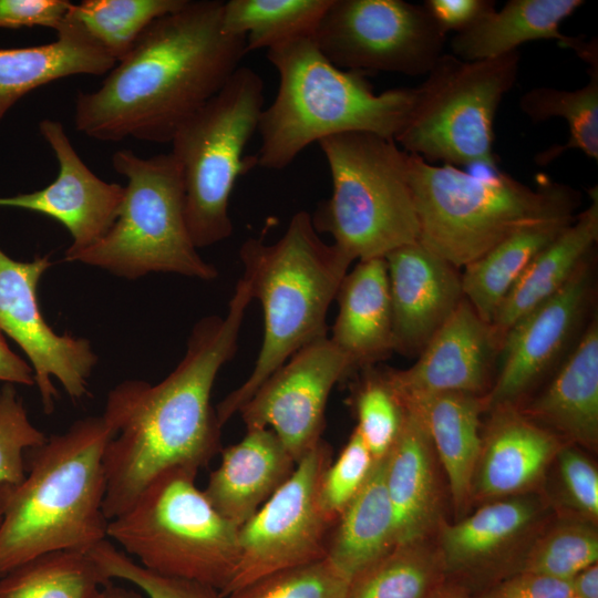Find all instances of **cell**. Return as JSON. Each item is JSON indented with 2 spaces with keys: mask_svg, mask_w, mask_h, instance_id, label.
I'll return each instance as SVG.
<instances>
[{
  "mask_svg": "<svg viewBox=\"0 0 598 598\" xmlns=\"http://www.w3.org/2000/svg\"><path fill=\"white\" fill-rule=\"evenodd\" d=\"M252 300L249 281L238 280L224 317L206 316L194 327L184 358L161 382L125 380L106 399L103 420L112 437L103 454L109 520L123 514L161 473L195 472L220 451V424L212 390L237 350Z\"/></svg>",
  "mask_w": 598,
  "mask_h": 598,
  "instance_id": "1",
  "label": "cell"
},
{
  "mask_svg": "<svg viewBox=\"0 0 598 598\" xmlns=\"http://www.w3.org/2000/svg\"><path fill=\"white\" fill-rule=\"evenodd\" d=\"M223 4L187 0L152 22L99 89L76 94L75 130L102 142L171 143L247 53L245 37L221 31Z\"/></svg>",
  "mask_w": 598,
  "mask_h": 598,
  "instance_id": "2",
  "label": "cell"
},
{
  "mask_svg": "<svg viewBox=\"0 0 598 598\" xmlns=\"http://www.w3.org/2000/svg\"><path fill=\"white\" fill-rule=\"evenodd\" d=\"M111 437L102 415L89 416L27 451L24 478L0 484V576L38 556L89 551L107 539L103 454Z\"/></svg>",
  "mask_w": 598,
  "mask_h": 598,
  "instance_id": "3",
  "label": "cell"
},
{
  "mask_svg": "<svg viewBox=\"0 0 598 598\" xmlns=\"http://www.w3.org/2000/svg\"><path fill=\"white\" fill-rule=\"evenodd\" d=\"M267 58L279 84L259 120L260 167L283 169L312 143L343 133L394 140L409 117L414 89L375 93L364 74L332 64L313 37L272 47Z\"/></svg>",
  "mask_w": 598,
  "mask_h": 598,
  "instance_id": "4",
  "label": "cell"
},
{
  "mask_svg": "<svg viewBox=\"0 0 598 598\" xmlns=\"http://www.w3.org/2000/svg\"><path fill=\"white\" fill-rule=\"evenodd\" d=\"M244 277L264 313V338L247 380L217 405L223 426L292 354L327 337V313L352 259L326 244L311 215L296 213L275 243L249 238L240 247Z\"/></svg>",
  "mask_w": 598,
  "mask_h": 598,
  "instance_id": "5",
  "label": "cell"
},
{
  "mask_svg": "<svg viewBox=\"0 0 598 598\" xmlns=\"http://www.w3.org/2000/svg\"><path fill=\"white\" fill-rule=\"evenodd\" d=\"M419 241L456 268L478 259L522 228L575 217L580 194L539 176L536 188L506 173L477 177L408 154Z\"/></svg>",
  "mask_w": 598,
  "mask_h": 598,
  "instance_id": "6",
  "label": "cell"
},
{
  "mask_svg": "<svg viewBox=\"0 0 598 598\" xmlns=\"http://www.w3.org/2000/svg\"><path fill=\"white\" fill-rule=\"evenodd\" d=\"M332 192L312 218L318 233L353 261L385 258L419 240L420 224L408 179V153L394 140L363 132L321 140Z\"/></svg>",
  "mask_w": 598,
  "mask_h": 598,
  "instance_id": "7",
  "label": "cell"
},
{
  "mask_svg": "<svg viewBox=\"0 0 598 598\" xmlns=\"http://www.w3.org/2000/svg\"><path fill=\"white\" fill-rule=\"evenodd\" d=\"M196 475L184 467L164 471L109 522L106 533L144 568L220 594L237 567L239 528L214 508L196 486Z\"/></svg>",
  "mask_w": 598,
  "mask_h": 598,
  "instance_id": "8",
  "label": "cell"
},
{
  "mask_svg": "<svg viewBox=\"0 0 598 598\" xmlns=\"http://www.w3.org/2000/svg\"><path fill=\"white\" fill-rule=\"evenodd\" d=\"M112 165L126 178L117 217L100 240L70 262L126 279L151 272L215 279L217 269L199 256L187 228L183 176L174 155L144 158L120 150L113 154Z\"/></svg>",
  "mask_w": 598,
  "mask_h": 598,
  "instance_id": "9",
  "label": "cell"
},
{
  "mask_svg": "<svg viewBox=\"0 0 598 598\" xmlns=\"http://www.w3.org/2000/svg\"><path fill=\"white\" fill-rule=\"evenodd\" d=\"M265 84L239 66L224 87L187 118L171 143L185 190L186 224L196 248L220 243L233 233L229 199L241 174L256 166L244 151L264 110Z\"/></svg>",
  "mask_w": 598,
  "mask_h": 598,
  "instance_id": "10",
  "label": "cell"
},
{
  "mask_svg": "<svg viewBox=\"0 0 598 598\" xmlns=\"http://www.w3.org/2000/svg\"><path fill=\"white\" fill-rule=\"evenodd\" d=\"M518 63V51L480 61L444 53L414 89L412 109L395 143L427 163L497 171L493 124L514 86Z\"/></svg>",
  "mask_w": 598,
  "mask_h": 598,
  "instance_id": "11",
  "label": "cell"
},
{
  "mask_svg": "<svg viewBox=\"0 0 598 598\" xmlns=\"http://www.w3.org/2000/svg\"><path fill=\"white\" fill-rule=\"evenodd\" d=\"M322 54L359 73L426 75L444 54L446 33L424 4L403 0H331L315 32Z\"/></svg>",
  "mask_w": 598,
  "mask_h": 598,
  "instance_id": "12",
  "label": "cell"
},
{
  "mask_svg": "<svg viewBox=\"0 0 598 598\" xmlns=\"http://www.w3.org/2000/svg\"><path fill=\"white\" fill-rule=\"evenodd\" d=\"M331 456V447L321 440L239 527L238 563L221 598L267 575L326 558L336 523L323 511L319 489Z\"/></svg>",
  "mask_w": 598,
  "mask_h": 598,
  "instance_id": "13",
  "label": "cell"
},
{
  "mask_svg": "<svg viewBox=\"0 0 598 598\" xmlns=\"http://www.w3.org/2000/svg\"><path fill=\"white\" fill-rule=\"evenodd\" d=\"M50 266V255L18 261L0 249V330L28 357L47 414L58 396L52 378L73 401L81 400L97 362L89 340L59 334L43 318L37 288Z\"/></svg>",
  "mask_w": 598,
  "mask_h": 598,
  "instance_id": "14",
  "label": "cell"
},
{
  "mask_svg": "<svg viewBox=\"0 0 598 598\" xmlns=\"http://www.w3.org/2000/svg\"><path fill=\"white\" fill-rule=\"evenodd\" d=\"M350 359L323 337L292 354L240 409L247 430L270 429L296 463L322 439L333 386L353 371Z\"/></svg>",
  "mask_w": 598,
  "mask_h": 598,
  "instance_id": "15",
  "label": "cell"
},
{
  "mask_svg": "<svg viewBox=\"0 0 598 598\" xmlns=\"http://www.w3.org/2000/svg\"><path fill=\"white\" fill-rule=\"evenodd\" d=\"M592 256L554 296L520 318L498 349L499 371L486 400L492 408L515 405L573 349L592 316Z\"/></svg>",
  "mask_w": 598,
  "mask_h": 598,
  "instance_id": "16",
  "label": "cell"
},
{
  "mask_svg": "<svg viewBox=\"0 0 598 598\" xmlns=\"http://www.w3.org/2000/svg\"><path fill=\"white\" fill-rule=\"evenodd\" d=\"M39 132L53 151L59 171L42 189L0 197V207L40 213L62 224L72 237L69 261L100 240L114 224L124 198V186L95 175L81 159L60 121L44 118Z\"/></svg>",
  "mask_w": 598,
  "mask_h": 598,
  "instance_id": "17",
  "label": "cell"
},
{
  "mask_svg": "<svg viewBox=\"0 0 598 598\" xmlns=\"http://www.w3.org/2000/svg\"><path fill=\"white\" fill-rule=\"evenodd\" d=\"M497 354L491 324L464 298L413 365L383 372L403 409H415L441 394L478 395Z\"/></svg>",
  "mask_w": 598,
  "mask_h": 598,
  "instance_id": "18",
  "label": "cell"
},
{
  "mask_svg": "<svg viewBox=\"0 0 598 598\" xmlns=\"http://www.w3.org/2000/svg\"><path fill=\"white\" fill-rule=\"evenodd\" d=\"M384 259L394 351L419 354L464 299L460 269L419 240Z\"/></svg>",
  "mask_w": 598,
  "mask_h": 598,
  "instance_id": "19",
  "label": "cell"
},
{
  "mask_svg": "<svg viewBox=\"0 0 598 598\" xmlns=\"http://www.w3.org/2000/svg\"><path fill=\"white\" fill-rule=\"evenodd\" d=\"M296 464L270 429L247 430L238 443L221 450L220 464L203 492L239 528L290 477Z\"/></svg>",
  "mask_w": 598,
  "mask_h": 598,
  "instance_id": "20",
  "label": "cell"
},
{
  "mask_svg": "<svg viewBox=\"0 0 598 598\" xmlns=\"http://www.w3.org/2000/svg\"><path fill=\"white\" fill-rule=\"evenodd\" d=\"M339 312L329 339L353 369L372 367L394 351L392 309L384 258L359 260L342 279Z\"/></svg>",
  "mask_w": 598,
  "mask_h": 598,
  "instance_id": "21",
  "label": "cell"
},
{
  "mask_svg": "<svg viewBox=\"0 0 598 598\" xmlns=\"http://www.w3.org/2000/svg\"><path fill=\"white\" fill-rule=\"evenodd\" d=\"M115 64L69 12L53 42L0 49V123L31 91L68 76L104 75Z\"/></svg>",
  "mask_w": 598,
  "mask_h": 598,
  "instance_id": "22",
  "label": "cell"
},
{
  "mask_svg": "<svg viewBox=\"0 0 598 598\" xmlns=\"http://www.w3.org/2000/svg\"><path fill=\"white\" fill-rule=\"evenodd\" d=\"M590 204L545 247L498 307L491 324L497 348L506 332L526 313L558 292L594 254L598 240V190Z\"/></svg>",
  "mask_w": 598,
  "mask_h": 598,
  "instance_id": "23",
  "label": "cell"
},
{
  "mask_svg": "<svg viewBox=\"0 0 598 598\" xmlns=\"http://www.w3.org/2000/svg\"><path fill=\"white\" fill-rule=\"evenodd\" d=\"M493 409L477 477V488L487 497L517 493L530 486L560 450L554 433L513 405Z\"/></svg>",
  "mask_w": 598,
  "mask_h": 598,
  "instance_id": "24",
  "label": "cell"
},
{
  "mask_svg": "<svg viewBox=\"0 0 598 598\" xmlns=\"http://www.w3.org/2000/svg\"><path fill=\"white\" fill-rule=\"evenodd\" d=\"M527 413L588 447L598 441V317L579 339Z\"/></svg>",
  "mask_w": 598,
  "mask_h": 598,
  "instance_id": "25",
  "label": "cell"
},
{
  "mask_svg": "<svg viewBox=\"0 0 598 598\" xmlns=\"http://www.w3.org/2000/svg\"><path fill=\"white\" fill-rule=\"evenodd\" d=\"M432 441L423 414L404 409L401 431L386 455L385 483L395 520V545L419 544L436 513Z\"/></svg>",
  "mask_w": 598,
  "mask_h": 598,
  "instance_id": "26",
  "label": "cell"
},
{
  "mask_svg": "<svg viewBox=\"0 0 598 598\" xmlns=\"http://www.w3.org/2000/svg\"><path fill=\"white\" fill-rule=\"evenodd\" d=\"M386 456L333 525L326 558L349 580L395 546V520L385 483Z\"/></svg>",
  "mask_w": 598,
  "mask_h": 598,
  "instance_id": "27",
  "label": "cell"
},
{
  "mask_svg": "<svg viewBox=\"0 0 598 598\" xmlns=\"http://www.w3.org/2000/svg\"><path fill=\"white\" fill-rule=\"evenodd\" d=\"M582 4V0H509L501 10L488 11L455 33L452 54L480 61L517 51L529 41L556 40L564 47L571 37L560 32L561 22Z\"/></svg>",
  "mask_w": 598,
  "mask_h": 598,
  "instance_id": "28",
  "label": "cell"
},
{
  "mask_svg": "<svg viewBox=\"0 0 598 598\" xmlns=\"http://www.w3.org/2000/svg\"><path fill=\"white\" fill-rule=\"evenodd\" d=\"M575 217L522 228L464 267L461 274L464 298L484 321L492 322L498 307L532 260Z\"/></svg>",
  "mask_w": 598,
  "mask_h": 598,
  "instance_id": "29",
  "label": "cell"
},
{
  "mask_svg": "<svg viewBox=\"0 0 598 598\" xmlns=\"http://www.w3.org/2000/svg\"><path fill=\"white\" fill-rule=\"evenodd\" d=\"M486 401L476 394H441L421 408L432 445L446 472L455 505L461 507L470 494L483 441L480 415Z\"/></svg>",
  "mask_w": 598,
  "mask_h": 598,
  "instance_id": "30",
  "label": "cell"
},
{
  "mask_svg": "<svg viewBox=\"0 0 598 598\" xmlns=\"http://www.w3.org/2000/svg\"><path fill=\"white\" fill-rule=\"evenodd\" d=\"M534 515L535 509L529 502L502 501L444 527L439 556L444 574L478 571L528 526Z\"/></svg>",
  "mask_w": 598,
  "mask_h": 598,
  "instance_id": "31",
  "label": "cell"
},
{
  "mask_svg": "<svg viewBox=\"0 0 598 598\" xmlns=\"http://www.w3.org/2000/svg\"><path fill=\"white\" fill-rule=\"evenodd\" d=\"M331 0L224 1L221 31L245 37L246 51L267 49L313 37Z\"/></svg>",
  "mask_w": 598,
  "mask_h": 598,
  "instance_id": "32",
  "label": "cell"
},
{
  "mask_svg": "<svg viewBox=\"0 0 598 598\" xmlns=\"http://www.w3.org/2000/svg\"><path fill=\"white\" fill-rule=\"evenodd\" d=\"M111 581L89 551L59 550L0 576V598H97Z\"/></svg>",
  "mask_w": 598,
  "mask_h": 598,
  "instance_id": "33",
  "label": "cell"
},
{
  "mask_svg": "<svg viewBox=\"0 0 598 598\" xmlns=\"http://www.w3.org/2000/svg\"><path fill=\"white\" fill-rule=\"evenodd\" d=\"M587 64L589 82L585 86L574 91L540 86L520 97V109L532 121L542 122L558 116L569 127L567 143L543 152L538 163H548L570 148L580 150L590 158L598 159V59Z\"/></svg>",
  "mask_w": 598,
  "mask_h": 598,
  "instance_id": "34",
  "label": "cell"
},
{
  "mask_svg": "<svg viewBox=\"0 0 598 598\" xmlns=\"http://www.w3.org/2000/svg\"><path fill=\"white\" fill-rule=\"evenodd\" d=\"M187 0H83L71 16L116 63L123 60L156 19L181 9Z\"/></svg>",
  "mask_w": 598,
  "mask_h": 598,
  "instance_id": "35",
  "label": "cell"
},
{
  "mask_svg": "<svg viewBox=\"0 0 598 598\" xmlns=\"http://www.w3.org/2000/svg\"><path fill=\"white\" fill-rule=\"evenodd\" d=\"M444 575L440 559L419 544L395 545L350 581L348 598H429Z\"/></svg>",
  "mask_w": 598,
  "mask_h": 598,
  "instance_id": "36",
  "label": "cell"
},
{
  "mask_svg": "<svg viewBox=\"0 0 598 598\" xmlns=\"http://www.w3.org/2000/svg\"><path fill=\"white\" fill-rule=\"evenodd\" d=\"M364 375L354 396L355 430L373 458L388 455L403 423L404 409L390 388L384 372L363 368Z\"/></svg>",
  "mask_w": 598,
  "mask_h": 598,
  "instance_id": "37",
  "label": "cell"
},
{
  "mask_svg": "<svg viewBox=\"0 0 598 598\" xmlns=\"http://www.w3.org/2000/svg\"><path fill=\"white\" fill-rule=\"evenodd\" d=\"M350 581L327 559L276 571L225 598H348Z\"/></svg>",
  "mask_w": 598,
  "mask_h": 598,
  "instance_id": "38",
  "label": "cell"
},
{
  "mask_svg": "<svg viewBox=\"0 0 598 598\" xmlns=\"http://www.w3.org/2000/svg\"><path fill=\"white\" fill-rule=\"evenodd\" d=\"M598 537L585 526L559 528L539 542L518 571H528L560 580H570L579 571L597 564Z\"/></svg>",
  "mask_w": 598,
  "mask_h": 598,
  "instance_id": "39",
  "label": "cell"
},
{
  "mask_svg": "<svg viewBox=\"0 0 598 598\" xmlns=\"http://www.w3.org/2000/svg\"><path fill=\"white\" fill-rule=\"evenodd\" d=\"M102 573L110 579H122L135 585L148 598H221L210 586L153 573L132 560L107 539L89 550Z\"/></svg>",
  "mask_w": 598,
  "mask_h": 598,
  "instance_id": "40",
  "label": "cell"
},
{
  "mask_svg": "<svg viewBox=\"0 0 598 598\" xmlns=\"http://www.w3.org/2000/svg\"><path fill=\"white\" fill-rule=\"evenodd\" d=\"M47 437L29 420L13 384L0 389V484L16 485L25 476V453Z\"/></svg>",
  "mask_w": 598,
  "mask_h": 598,
  "instance_id": "41",
  "label": "cell"
},
{
  "mask_svg": "<svg viewBox=\"0 0 598 598\" xmlns=\"http://www.w3.org/2000/svg\"><path fill=\"white\" fill-rule=\"evenodd\" d=\"M375 460L354 429L337 460L323 473L319 498L326 514L336 523L368 480Z\"/></svg>",
  "mask_w": 598,
  "mask_h": 598,
  "instance_id": "42",
  "label": "cell"
},
{
  "mask_svg": "<svg viewBox=\"0 0 598 598\" xmlns=\"http://www.w3.org/2000/svg\"><path fill=\"white\" fill-rule=\"evenodd\" d=\"M559 472L569 502L590 518L598 515V474L595 466L574 448H560Z\"/></svg>",
  "mask_w": 598,
  "mask_h": 598,
  "instance_id": "43",
  "label": "cell"
},
{
  "mask_svg": "<svg viewBox=\"0 0 598 598\" xmlns=\"http://www.w3.org/2000/svg\"><path fill=\"white\" fill-rule=\"evenodd\" d=\"M72 4L69 0H0V28L44 27L56 32Z\"/></svg>",
  "mask_w": 598,
  "mask_h": 598,
  "instance_id": "44",
  "label": "cell"
},
{
  "mask_svg": "<svg viewBox=\"0 0 598 598\" xmlns=\"http://www.w3.org/2000/svg\"><path fill=\"white\" fill-rule=\"evenodd\" d=\"M570 581L517 571L491 586L477 598H568Z\"/></svg>",
  "mask_w": 598,
  "mask_h": 598,
  "instance_id": "45",
  "label": "cell"
},
{
  "mask_svg": "<svg viewBox=\"0 0 598 598\" xmlns=\"http://www.w3.org/2000/svg\"><path fill=\"white\" fill-rule=\"evenodd\" d=\"M423 4L445 33H458L495 9L491 0H426Z\"/></svg>",
  "mask_w": 598,
  "mask_h": 598,
  "instance_id": "46",
  "label": "cell"
},
{
  "mask_svg": "<svg viewBox=\"0 0 598 598\" xmlns=\"http://www.w3.org/2000/svg\"><path fill=\"white\" fill-rule=\"evenodd\" d=\"M0 381L11 384L33 385L34 374L31 365L14 353L0 330Z\"/></svg>",
  "mask_w": 598,
  "mask_h": 598,
  "instance_id": "47",
  "label": "cell"
},
{
  "mask_svg": "<svg viewBox=\"0 0 598 598\" xmlns=\"http://www.w3.org/2000/svg\"><path fill=\"white\" fill-rule=\"evenodd\" d=\"M571 595L577 598H598V566L591 565L570 580Z\"/></svg>",
  "mask_w": 598,
  "mask_h": 598,
  "instance_id": "48",
  "label": "cell"
},
{
  "mask_svg": "<svg viewBox=\"0 0 598 598\" xmlns=\"http://www.w3.org/2000/svg\"><path fill=\"white\" fill-rule=\"evenodd\" d=\"M97 598H144L138 591L123 586H116L112 581L105 585Z\"/></svg>",
  "mask_w": 598,
  "mask_h": 598,
  "instance_id": "49",
  "label": "cell"
},
{
  "mask_svg": "<svg viewBox=\"0 0 598 598\" xmlns=\"http://www.w3.org/2000/svg\"><path fill=\"white\" fill-rule=\"evenodd\" d=\"M429 598H477L472 597L464 588L456 586H439Z\"/></svg>",
  "mask_w": 598,
  "mask_h": 598,
  "instance_id": "50",
  "label": "cell"
},
{
  "mask_svg": "<svg viewBox=\"0 0 598 598\" xmlns=\"http://www.w3.org/2000/svg\"><path fill=\"white\" fill-rule=\"evenodd\" d=\"M568 598H577V597H575V596L570 595V596H569Z\"/></svg>",
  "mask_w": 598,
  "mask_h": 598,
  "instance_id": "51",
  "label": "cell"
},
{
  "mask_svg": "<svg viewBox=\"0 0 598 598\" xmlns=\"http://www.w3.org/2000/svg\"><path fill=\"white\" fill-rule=\"evenodd\" d=\"M0 523H1V516H0Z\"/></svg>",
  "mask_w": 598,
  "mask_h": 598,
  "instance_id": "52",
  "label": "cell"
}]
</instances>
